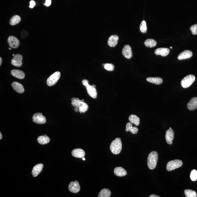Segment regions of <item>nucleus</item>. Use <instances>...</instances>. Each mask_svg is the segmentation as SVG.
<instances>
[{
	"mask_svg": "<svg viewBox=\"0 0 197 197\" xmlns=\"http://www.w3.org/2000/svg\"><path fill=\"white\" fill-rule=\"evenodd\" d=\"M71 104L73 107L78 108L79 112L81 113L86 112L88 109V105L84 100H81L78 98H73L71 99Z\"/></svg>",
	"mask_w": 197,
	"mask_h": 197,
	"instance_id": "f257e3e1",
	"label": "nucleus"
},
{
	"mask_svg": "<svg viewBox=\"0 0 197 197\" xmlns=\"http://www.w3.org/2000/svg\"><path fill=\"white\" fill-rule=\"evenodd\" d=\"M158 154L156 151L152 152L149 154L147 158V165L150 169L153 170L157 166Z\"/></svg>",
	"mask_w": 197,
	"mask_h": 197,
	"instance_id": "f03ea898",
	"label": "nucleus"
},
{
	"mask_svg": "<svg viewBox=\"0 0 197 197\" xmlns=\"http://www.w3.org/2000/svg\"><path fill=\"white\" fill-rule=\"evenodd\" d=\"M110 149L112 152L114 154H119L122 149V143L120 138H117L111 143Z\"/></svg>",
	"mask_w": 197,
	"mask_h": 197,
	"instance_id": "7ed1b4c3",
	"label": "nucleus"
},
{
	"mask_svg": "<svg viewBox=\"0 0 197 197\" xmlns=\"http://www.w3.org/2000/svg\"><path fill=\"white\" fill-rule=\"evenodd\" d=\"M82 84L86 88L87 92L88 95L91 98L96 99L97 97V92L96 87V86L94 84L92 85H90L89 84L88 81L86 79H84L82 81Z\"/></svg>",
	"mask_w": 197,
	"mask_h": 197,
	"instance_id": "20e7f679",
	"label": "nucleus"
},
{
	"mask_svg": "<svg viewBox=\"0 0 197 197\" xmlns=\"http://www.w3.org/2000/svg\"><path fill=\"white\" fill-rule=\"evenodd\" d=\"M195 80V76L192 74L187 75L181 81V86L183 88H186L189 87Z\"/></svg>",
	"mask_w": 197,
	"mask_h": 197,
	"instance_id": "39448f33",
	"label": "nucleus"
},
{
	"mask_svg": "<svg viewBox=\"0 0 197 197\" xmlns=\"http://www.w3.org/2000/svg\"><path fill=\"white\" fill-rule=\"evenodd\" d=\"M183 162L181 160H175L169 161L167 165V171H171L183 165Z\"/></svg>",
	"mask_w": 197,
	"mask_h": 197,
	"instance_id": "423d86ee",
	"label": "nucleus"
},
{
	"mask_svg": "<svg viewBox=\"0 0 197 197\" xmlns=\"http://www.w3.org/2000/svg\"><path fill=\"white\" fill-rule=\"evenodd\" d=\"M61 76V73L59 71L56 72L52 74L48 79L46 83L49 86L54 85L57 83Z\"/></svg>",
	"mask_w": 197,
	"mask_h": 197,
	"instance_id": "0eeeda50",
	"label": "nucleus"
},
{
	"mask_svg": "<svg viewBox=\"0 0 197 197\" xmlns=\"http://www.w3.org/2000/svg\"><path fill=\"white\" fill-rule=\"evenodd\" d=\"M33 121L39 124H43L46 123V120L45 117L43 116L41 113H37L33 115Z\"/></svg>",
	"mask_w": 197,
	"mask_h": 197,
	"instance_id": "6e6552de",
	"label": "nucleus"
},
{
	"mask_svg": "<svg viewBox=\"0 0 197 197\" xmlns=\"http://www.w3.org/2000/svg\"><path fill=\"white\" fill-rule=\"evenodd\" d=\"M22 59L23 57L22 55L17 54L14 56L11 61V63L13 66L17 67H21L22 65Z\"/></svg>",
	"mask_w": 197,
	"mask_h": 197,
	"instance_id": "1a4fd4ad",
	"label": "nucleus"
},
{
	"mask_svg": "<svg viewBox=\"0 0 197 197\" xmlns=\"http://www.w3.org/2000/svg\"><path fill=\"white\" fill-rule=\"evenodd\" d=\"M122 53L124 57L127 59L131 58L133 56V52L132 48L129 45H126L124 46L122 49Z\"/></svg>",
	"mask_w": 197,
	"mask_h": 197,
	"instance_id": "9d476101",
	"label": "nucleus"
},
{
	"mask_svg": "<svg viewBox=\"0 0 197 197\" xmlns=\"http://www.w3.org/2000/svg\"><path fill=\"white\" fill-rule=\"evenodd\" d=\"M174 130L170 127L169 129L166 132L165 136L166 141L168 144H172V141L174 140Z\"/></svg>",
	"mask_w": 197,
	"mask_h": 197,
	"instance_id": "9b49d317",
	"label": "nucleus"
},
{
	"mask_svg": "<svg viewBox=\"0 0 197 197\" xmlns=\"http://www.w3.org/2000/svg\"><path fill=\"white\" fill-rule=\"evenodd\" d=\"M8 43L10 47L14 49L17 48L20 44L19 40L13 36H10L8 38Z\"/></svg>",
	"mask_w": 197,
	"mask_h": 197,
	"instance_id": "f8f14e48",
	"label": "nucleus"
},
{
	"mask_svg": "<svg viewBox=\"0 0 197 197\" xmlns=\"http://www.w3.org/2000/svg\"><path fill=\"white\" fill-rule=\"evenodd\" d=\"M68 189L70 192L73 193H77L80 191L81 187L78 181H76L70 183L69 185Z\"/></svg>",
	"mask_w": 197,
	"mask_h": 197,
	"instance_id": "ddd939ff",
	"label": "nucleus"
},
{
	"mask_svg": "<svg viewBox=\"0 0 197 197\" xmlns=\"http://www.w3.org/2000/svg\"><path fill=\"white\" fill-rule=\"evenodd\" d=\"M170 52V50L167 48H161L156 49L155 53L157 55H161L163 57H165L168 55Z\"/></svg>",
	"mask_w": 197,
	"mask_h": 197,
	"instance_id": "4468645a",
	"label": "nucleus"
},
{
	"mask_svg": "<svg viewBox=\"0 0 197 197\" xmlns=\"http://www.w3.org/2000/svg\"><path fill=\"white\" fill-rule=\"evenodd\" d=\"M192 55V52L190 50H185L180 53L177 57V58L179 60H184L190 58Z\"/></svg>",
	"mask_w": 197,
	"mask_h": 197,
	"instance_id": "2eb2a0df",
	"label": "nucleus"
},
{
	"mask_svg": "<svg viewBox=\"0 0 197 197\" xmlns=\"http://www.w3.org/2000/svg\"><path fill=\"white\" fill-rule=\"evenodd\" d=\"M118 40H119V37L117 35H112L108 39V44L110 47H115L117 44Z\"/></svg>",
	"mask_w": 197,
	"mask_h": 197,
	"instance_id": "dca6fc26",
	"label": "nucleus"
},
{
	"mask_svg": "<svg viewBox=\"0 0 197 197\" xmlns=\"http://www.w3.org/2000/svg\"><path fill=\"white\" fill-rule=\"evenodd\" d=\"M12 86L14 90L18 93L22 94L24 92L25 90L23 85L19 83L14 81L12 83Z\"/></svg>",
	"mask_w": 197,
	"mask_h": 197,
	"instance_id": "f3484780",
	"label": "nucleus"
},
{
	"mask_svg": "<svg viewBox=\"0 0 197 197\" xmlns=\"http://www.w3.org/2000/svg\"><path fill=\"white\" fill-rule=\"evenodd\" d=\"M187 108L189 110L192 111L197 108V97L193 98L187 104Z\"/></svg>",
	"mask_w": 197,
	"mask_h": 197,
	"instance_id": "a211bd4d",
	"label": "nucleus"
},
{
	"mask_svg": "<svg viewBox=\"0 0 197 197\" xmlns=\"http://www.w3.org/2000/svg\"><path fill=\"white\" fill-rule=\"evenodd\" d=\"M72 154L74 157L83 158L85 155V152L82 149H76L72 150Z\"/></svg>",
	"mask_w": 197,
	"mask_h": 197,
	"instance_id": "6ab92c4d",
	"label": "nucleus"
},
{
	"mask_svg": "<svg viewBox=\"0 0 197 197\" xmlns=\"http://www.w3.org/2000/svg\"><path fill=\"white\" fill-rule=\"evenodd\" d=\"M43 165L39 164L34 167L32 170V174L34 177H36L41 172L43 168Z\"/></svg>",
	"mask_w": 197,
	"mask_h": 197,
	"instance_id": "aec40b11",
	"label": "nucleus"
},
{
	"mask_svg": "<svg viewBox=\"0 0 197 197\" xmlns=\"http://www.w3.org/2000/svg\"><path fill=\"white\" fill-rule=\"evenodd\" d=\"M11 74L16 78L23 79L25 77V74L23 71L21 70H12L11 72Z\"/></svg>",
	"mask_w": 197,
	"mask_h": 197,
	"instance_id": "412c9836",
	"label": "nucleus"
},
{
	"mask_svg": "<svg viewBox=\"0 0 197 197\" xmlns=\"http://www.w3.org/2000/svg\"><path fill=\"white\" fill-rule=\"evenodd\" d=\"M114 173L115 175L119 177L124 176L127 174L126 170L121 167H118L115 168L114 170Z\"/></svg>",
	"mask_w": 197,
	"mask_h": 197,
	"instance_id": "4be33fe9",
	"label": "nucleus"
},
{
	"mask_svg": "<svg viewBox=\"0 0 197 197\" xmlns=\"http://www.w3.org/2000/svg\"><path fill=\"white\" fill-rule=\"evenodd\" d=\"M146 81L148 82L152 83L157 84V85H159V84L162 83L163 81L162 79L158 77H147L146 79Z\"/></svg>",
	"mask_w": 197,
	"mask_h": 197,
	"instance_id": "5701e85b",
	"label": "nucleus"
},
{
	"mask_svg": "<svg viewBox=\"0 0 197 197\" xmlns=\"http://www.w3.org/2000/svg\"><path fill=\"white\" fill-rule=\"evenodd\" d=\"M126 132H130L133 134L137 133L138 129L136 127H133L132 123L128 122L126 125Z\"/></svg>",
	"mask_w": 197,
	"mask_h": 197,
	"instance_id": "b1692460",
	"label": "nucleus"
},
{
	"mask_svg": "<svg viewBox=\"0 0 197 197\" xmlns=\"http://www.w3.org/2000/svg\"><path fill=\"white\" fill-rule=\"evenodd\" d=\"M129 120L131 123L136 126H138L140 124V119L138 117L135 115H130L129 118Z\"/></svg>",
	"mask_w": 197,
	"mask_h": 197,
	"instance_id": "393cba45",
	"label": "nucleus"
},
{
	"mask_svg": "<svg viewBox=\"0 0 197 197\" xmlns=\"http://www.w3.org/2000/svg\"><path fill=\"white\" fill-rule=\"evenodd\" d=\"M37 141L39 144L45 145L49 143L50 139L47 136H41L38 137Z\"/></svg>",
	"mask_w": 197,
	"mask_h": 197,
	"instance_id": "a878e982",
	"label": "nucleus"
},
{
	"mask_svg": "<svg viewBox=\"0 0 197 197\" xmlns=\"http://www.w3.org/2000/svg\"><path fill=\"white\" fill-rule=\"evenodd\" d=\"M144 44L146 47L152 48L156 45L157 43L154 39H148L144 42Z\"/></svg>",
	"mask_w": 197,
	"mask_h": 197,
	"instance_id": "bb28decb",
	"label": "nucleus"
},
{
	"mask_svg": "<svg viewBox=\"0 0 197 197\" xmlns=\"http://www.w3.org/2000/svg\"><path fill=\"white\" fill-rule=\"evenodd\" d=\"M21 18L18 15H15L12 17L10 21V24L11 25H16L19 23L21 21Z\"/></svg>",
	"mask_w": 197,
	"mask_h": 197,
	"instance_id": "cd10ccee",
	"label": "nucleus"
},
{
	"mask_svg": "<svg viewBox=\"0 0 197 197\" xmlns=\"http://www.w3.org/2000/svg\"><path fill=\"white\" fill-rule=\"evenodd\" d=\"M111 192L109 189H103L99 192L98 195L99 197H109L110 196Z\"/></svg>",
	"mask_w": 197,
	"mask_h": 197,
	"instance_id": "c85d7f7f",
	"label": "nucleus"
},
{
	"mask_svg": "<svg viewBox=\"0 0 197 197\" xmlns=\"http://www.w3.org/2000/svg\"><path fill=\"white\" fill-rule=\"evenodd\" d=\"M184 194L187 197H196L197 194L195 191L191 189H185Z\"/></svg>",
	"mask_w": 197,
	"mask_h": 197,
	"instance_id": "c756f323",
	"label": "nucleus"
},
{
	"mask_svg": "<svg viewBox=\"0 0 197 197\" xmlns=\"http://www.w3.org/2000/svg\"><path fill=\"white\" fill-rule=\"evenodd\" d=\"M140 30L143 33H145L147 32V28L145 21H143L142 22L140 25Z\"/></svg>",
	"mask_w": 197,
	"mask_h": 197,
	"instance_id": "7c9ffc66",
	"label": "nucleus"
},
{
	"mask_svg": "<svg viewBox=\"0 0 197 197\" xmlns=\"http://www.w3.org/2000/svg\"><path fill=\"white\" fill-rule=\"evenodd\" d=\"M104 68L107 71H113L114 70V66L113 64H110V63H106L104 65Z\"/></svg>",
	"mask_w": 197,
	"mask_h": 197,
	"instance_id": "2f4dec72",
	"label": "nucleus"
},
{
	"mask_svg": "<svg viewBox=\"0 0 197 197\" xmlns=\"http://www.w3.org/2000/svg\"><path fill=\"white\" fill-rule=\"evenodd\" d=\"M190 177L192 181H196L197 180V171L194 169L191 172Z\"/></svg>",
	"mask_w": 197,
	"mask_h": 197,
	"instance_id": "473e14b6",
	"label": "nucleus"
},
{
	"mask_svg": "<svg viewBox=\"0 0 197 197\" xmlns=\"http://www.w3.org/2000/svg\"><path fill=\"white\" fill-rule=\"evenodd\" d=\"M192 34L197 35V24L192 25L190 28Z\"/></svg>",
	"mask_w": 197,
	"mask_h": 197,
	"instance_id": "72a5a7b5",
	"label": "nucleus"
},
{
	"mask_svg": "<svg viewBox=\"0 0 197 197\" xmlns=\"http://www.w3.org/2000/svg\"><path fill=\"white\" fill-rule=\"evenodd\" d=\"M35 5H36V3H35L34 1H31L30 2L29 7L30 8H33Z\"/></svg>",
	"mask_w": 197,
	"mask_h": 197,
	"instance_id": "f704fd0d",
	"label": "nucleus"
},
{
	"mask_svg": "<svg viewBox=\"0 0 197 197\" xmlns=\"http://www.w3.org/2000/svg\"><path fill=\"white\" fill-rule=\"evenodd\" d=\"M52 3L51 0H46L45 3L44 5L46 6H49L51 5Z\"/></svg>",
	"mask_w": 197,
	"mask_h": 197,
	"instance_id": "c9c22d12",
	"label": "nucleus"
},
{
	"mask_svg": "<svg viewBox=\"0 0 197 197\" xmlns=\"http://www.w3.org/2000/svg\"><path fill=\"white\" fill-rule=\"evenodd\" d=\"M149 197H160V196L154 195V194H152V195L150 196Z\"/></svg>",
	"mask_w": 197,
	"mask_h": 197,
	"instance_id": "e433bc0d",
	"label": "nucleus"
},
{
	"mask_svg": "<svg viewBox=\"0 0 197 197\" xmlns=\"http://www.w3.org/2000/svg\"><path fill=\"white\" fill-rule=\"evenodd\" d=\"M2 63V58H0V65H1Z\"/></svg>",
	"mask_w": 197,
	"mask_h": 197,
	"instance_id": "4c0bfd02",
	"label": "nucleus"
},
{
	"mask_svg": "<svg viewBox=\"0 0 197 197\" xmlns=\"http://www.w3.org/2000/svg\"><path fill=\"white\" fill-rule=\"evenodd\" d=\"M0 136H0V139H1H1H2V134H1V133H0Z\"/></svg>",
	"mask_w": 197,
	"mask_h": 197,
	"instance_id": "58836bf2",
	"label": "nucleus"
},
{
	"mask_svg": "<svg viewBox=\"0 0 197 197\" xmlns=\"http://www.w3.org/2000/svg\"><path fill=\"white\" fill-rule=\"evenodd\" d=\"M83 160H85V158H84V157H83Z\"/></svg>",
	"mask_w": 197,
	"mask_h": 197,
	"instance_id": "ea45409f",
	"label": "nucleus"
},
{
	"mask_svg": "<svg viewBox=\"0 0 197 197\" xmlns=\"http://www.w3.org/2000/svg\"><path fill=\"white\" fill-rule=\"evenodd\" d=\"M170 48H171L172 49V47H170Z\"/></svg>",
	"mask_w": 197,
	"mask_h": 197,
	"instance_id": "a19ab883",
	"label": "nucleus"
}]
</instances>
